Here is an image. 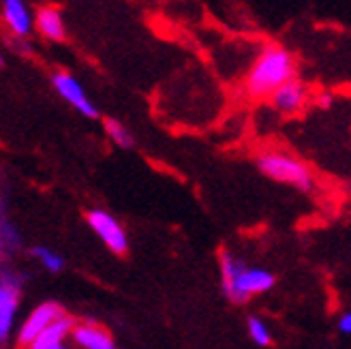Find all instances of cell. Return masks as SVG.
Instances as JSON below:
<instances>
[{"label": "cell", "mask_w": 351, "mask_h": 349, "mask_svg": "<svg viewBox=\"0 0 351 349\" xmlns=\"http://www.w3.org/2000/svg\"><path fill=\"white\" fill-rule=\"evenodd\" d=\"M315 103H317V106L319 108H330L332 106V95L330 93H322V95H317V97H315Z\"/></svg>", "instance_id": "cell-18"}, {"label": "cell", "mask_w": 351, "mask_h": 349, "mask_svg": "<svg viewBox=\"0 0 351 349\" xmlns=\"http://www.w3.org/2000/svg\"><path fill=\"white\" fill-rule=\"evenodd\" d=\"M49 84L51 88L56 91V95L66 103V106H71L77 114H82L84 118H97L99 116V110L93 103V99L86 95L82 82L71 75L69 71H54L49 75Z\"/></svg>", "instance_id": "cell-4"}, {"label": "cell", "mask_w": 351, "mask_h": 349, "mask_svg": "<svg viewBox=\"0 0 351 349\" xmlns=\"http://www.w3.org/2000/svg\"><path fill=\"white\" fill-rule=\"evenodd\" d=\"M221 287L227 300L234 304H244L251 300L253 296L266 293L274 287L276 278L270 270L266 268H253L244 264L242 259L232 255L230 251H223L221 259Z\"/></svg>", "instance_id": "cell-2"}, {"label": "cell", "mask_w": 351, "mask_h": 349, "mask_svg": "<svg viewBox=\"0 0 351 349\" xmlns=\"http://www.w3.org/2000/svg\"><path fill=\"white\" fill-rule=\"evenodd\" d=\"M247 333L257 347H270L272 345V333H270L268 324L259 317H255V315L247 324Z\"/></svg>", "instance_id": "cell-15"}, {"label": "cell", "mask_w": 351, "mask_h": 349, "mask_svg": "<svg viewBox=\"0 0 351 349\" xmlns=\"http://www.w3.org/2000/svg\"><path fill=\"white\" fill-rule=\"evenodd\" d=\"M49 349H66L64 345H60V347H49Z\"/></svg>", "instance_id": "cell-19"}, {"label": "cell", "mask_w": 351, "mask_h": 349, "mask_svg": "<svg viewBox=\"0 0 351 349\" xmlns=\"http://www.w3.org/2000/svg\"><path fill=\"white\" fill-rule=\"evenodd\" d=\"M64 315H66V313L56 302H43V304H39L26 317V322L20 326V333H17V343H20L22 347H32V343L37 341L51 324H54L56 320H60V317H64Z\"/></svg>", "instance_id": "cell-7"}, {"label": "cell", "mask_w": 351, "mask_h": 349, "mask_svg": "<svg viewBox=\"0 0 351 349\" xmlns=\"http://www.w3.org/2000/svg\"><path fill=\"white\" fill-rule=\"evenodd\" d=\"M34 30H37L45 41L58 43L66 37V26L62 11L54 5H45L34 13Z\"/></svg>", "instance_id": "cell-10"}, {"label": "cell", "mask_w": 351, "mask_h": 349, "mask_svg": "<svg viewBox=\"0 0 351 349\" xmlns=\"http://www.w3.org/2000/svg\"><path fill=\"white\" fill-rule=\"evenodd\" d=\"M3 24L13 39H28L34 30V15L26 0H0Z\"/></svg>", "instance_id": "cell-8"}, {"label": "cell", "mask_w": 351, "mask_h": 349, "mask_svg": "<svg viewBox=\"0 0 351 349\" xmlns=\"http://www.w3.org/2000/svg\"><path fill=\"white\" fill-rule=\"evenodd\" d=\"M71 339L82 349H116L112 335L103 326H99L95 322L77 324L75 330H73V335H71Z\"/></svg>", "instance_id": "cell-11"}, {"label": "cell", "mask_w": 351, "mask_h": 349, "mask_svg": "<svg viewBox=\"0 0 351 349\" xmlns=\"http://www.w3.org/2000/svg\"><path fill=\"white\" fill-rule=\"evenodd\" d=\"M30 255L39 261V264L47 270V272H60L64 268V259L62 255H58L56 251H51L47 247H34L30 251Z\"/></svg>", "instance_id": "cell-14"}, {"label": "cell", "mask_w": 351, "mask_h": 349, "mask_svg": "<svg viewBox=\"0 0 351 349\" xmlns=\"http://www.w3.org/2000/svg\"><path fill=\"white\" fill-rule=\"evenodd\" d=\"M86 223L112 253L125 255L129 251V236H127L125 228H122L120 221L114 215H110L108 210H99V208H95V210L86 215Z\"/></svg>", "instance_id": "cell-5"}, {"label": "cell", "mask_w": 351, "mask_h": 349, "mask_svg": "<svg viewBox=\"0 0 351 349\" xmlns=\"http://www.w3.org/2000/svg\"><path fill=\"white\" fill-rule=\"evenodd\" d=\"M295 60L291 51L283 45H268L251 64L244 91L253 99L272 97L280 86L295 80Z\"/></svg>", "instance_id": "cell-1"}, {"label": "cell", "mask_w": 351, "mask_h": 349, "mask_svg": "<svg viewBox=\"0 0 351 349\" xmlns=\"http://www.w3.org/2000/svg\"><path fill=\"white\" fill-rule=\"evenodd\" d=\"M22 298V276L15 272H3V281H0V339L7 341L13 324L17 309H20Z\"/></svg>", "instance_id": "cell-6"}, {"label": "cell", "mask_w": 351, "mask_h": 349, "mask_svg": "<svg viewBox=\"0 0 351 349\" xmlns=\"http://www.w3.org/2000/svg\"><path fill=\"white\" fill-rule=\"evenodd\" d=\"M0 242H3V251L5 253H15L17 249L22 247L20 232H17L7 219H3V223H0Z\"/></svg>", "instance_id": "cell-16"}, {"label": "cell", "mask_w": 351, "mask_h": 349, "mask_svg": "<svg viewBox=\"0 0 351 349\" xmlns=\"http://www.w3.org/2000/svg\"><path fill=\"white\" fill-rule=\"evenodd\" d=\"M103 129H105V135L110 137V142H112L114 146L125 148V150H129V148L135 146V137H133V133L127 129V125H122L120 120H116V118H105V120H103Z\"/></svg>", "instance_id": "cell-13"}, {"label": "cell", "mask_w": 351, "mask_h": 349, "mask_svg": "<svg viewBox=\"0 0 351 349\" xmlns=\"http://www.w3.org/2000/svg\"><path fill=\"white\" fill-rule=\"evenodd\" d=\"M73 330H75V322L69 317V315H64V317H60V320H56L54 324H51L45 333L32 343V347H28V349H49V347H60V345H64V341H66V337H71L73 335Z\"/></svg>", "instance_id": "cell-12"}, {"label": "cell", "mask_w": 351, "mask_h": 349, "mask_svg": "<svg viewBox=\"0 0 351 349\" xmlns=\"http://www.w3.org/2000/svg\"><path fill=\"white\" fill-rule=\"evenodd\" d=\"M257 169L266 178L280 182V184H287L291 189H298V191H302V193H308L315 186V178L311 169L306 167V163L280 150L261 152L257 156Z\"/></svg>", "instance_id": "cell-3"}, {"label": "cell", "mask_w": 351, "mask_h": 349, "mask_svg": "<svg viewBox=\"0 0 351 349\" xmlns=\"http://www.w3.org/2000/svg\"><path fill=\"white\" fill-rule=\"evenodd\" d=\"M339 330L343 335H351V311L343 313V315L339 317Z\"/></svg>", "instance_id": "cell-17"}, {"label": "cell", "mask_w": 351, "mask_h": 349, "mask_svg": "<svg viewBox=\"0 0 351 349\" xmlns=\"http://www.w3.org/2000/svg\"><path fill=\"white\" fill-rule=\"evenodd\" d=\"M270 101H272V108L276 112L291 116V114H298L306 106L308 91L300 80H291L285 86H280V88L270 97Z\"/></svg>", "instance_id": "cell-9"}]
</instances>
